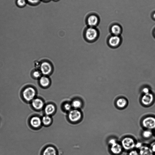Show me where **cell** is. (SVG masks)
Wrapping results in <instances>:
<instances>
[{
	"instance_id": "obj_28",
	"label": "cell",
	"mask_w": 155,
	"mask_h": 155,
	"mask_svg": "<svg viewBox=\"0 0 155 155\" xmlns=\"http://www.w3.org/2000/svg\"><path fill=\"white\" fill-rule=\"evenodd\" d=\"M109 143L111 145H112L116 143V141L114 139H111L109 141Z\"/></svg>"
},
{
	"instance_id": "obj_8",
	"label": "cell",
	"mask_w": 155,
	"mask_h": 155,
	"mask_svg": "<svg viewBox=\"0 0 155 155\" xmlns=\"http://www.w3.org/2000/svg\"><path fill=\"white\" fill-rule=\"evenodd\" d=\"M33 107L36 110H40L42 109L44 106V103L41 99L39 98L34 99L32 101Z\"/></svg>"
},
{
	"instance_id": "obj_5",
	"label": "cell",
	"mask_w": 155,
	"mask_h": 155,
	"mask_svg": "<svg viewBox=\"0 0 155 155\" xmlns=\"http://www.w3.org/2000/svg\"><path fill=\"white\" fill-rule=\"evenodd\" d=\"M98 35L97 30L93 27H89L86 31L85 37L89 41H92L95 39Z\"/></svg>"
},
{
	"instance_id": "obj_18",
	"label": "cell",
	"mask_w": 155,
	"mask_h": 155,
	"mask_svg": "<svg viewBox=\"0 0 155 155\" xmlns=\"http://www.w3.org/2000/svg\"><path fill=\"white\" fill-rule=\"evenodd\" d=\"M52 119L49 116H44L42 119V123L45 125L47 126L50 124L52 122Z\"/></svg>"
},
{
	"instance_id": "obj_34",
	"label": "cell",
	"mask_w": 155,
	"mask_h": 155,
	"mask_svg": "<svg viewBox=\"0 0 155 155\" xmlns=\"http://www.w3.org/2000/svg\"><path fill=\"white\" fill-rule=\"evenodd\" d=\"M154 34H155V33H154Z\"/></svg>"
},
{
	"instance_id": "obj_32",
	"label": "cell",
	"mask_w": 155,
	"mask_h": 155,
	"mask_svg": "<svg viewBox=\"0 0 155 155\" xmlns=\"http://www.w3.org/2000/svg\"><path fill=\"white\" fill-rule=\"evenodd\" d=\"M153 17L155 19V13L154 14Z\"/></svg>"
},
{
	"instance_id": "obj_22",
	"label": "cell",
	"mask_w": 155,
	"mask_h": 155,
	"mask_svg": "<svg viewBox=\"0 0 155 155\" xmlns=\"http://www.w3.org/2000/svg\"><path fill=\"white\" fill-rule=\"evenodd\" d=\"M72 107L71 104L69 103H65L63 106L64 110L67 112H70L72 110Z\"/></svg>"
},
{
	"instance_id": "obj_19",
	"label": "cell",
	"mask_w": 155,
	"mask_h": 155,
	"mask_svg": "<svg viewBox=\"0 0 155 155\" xmlns=\"http://www.w3.org/2000/svg\"><path fill=\"white\" fill-rule=\"evenodd\" d=\"M111 31L113 34L115 36H117L120 34L121 29L119 25H116L113 26L111 28Z\"/></svg>"
},
{
	"instance_id": "obj_24",
	"label": "cell",
	"mask_w": 155,
	"mask_h": 155,
	"mask_svg": "<svg viewBox=\"0 0 155 155\" xmlns=\"http://www.w3.org/2000/svg\"><path fill=\"white\" fill-rule=\"evenodd\" d=\"M26 1L29 4L35 5L38 4L40 2V0H26Z\"/></svg>"
},
{
	"instance_id": "obj_30",
	"label": "cell",
	"mask_w": 155,
	"mask_h": 155,
	"mask_svg": "<svg viewBox=\"0 0 155 155\" xmlns=\"http://www.w3.org/2000/svg\"><path fill=\"white\" fill-rule=\"evenodd\" d=\"M151 149L153 153H155V144H154L152 146Z\"/></svg>"
},
{
	"instance_id": "obj_7",
	"label": "cell",
	"mask_w": 155,
	"mask_h": 155,
	"mask_svg": "<svg viewBox=\"0 0 155 155\" xmlns=\"http://www.w3.org/2000/svg\"><path fill=\"white\" fill-rule=\"evenodd\" d=\"M153 99L154 97L153 95L149 93L145 94L142 97V101L143 105L148 106L151 104Z\"/></svg>"
},
{
	"instance_id": "obj_25",
	"label": "cell",
	"mask_w": 155,
	"mask_h": 155,
	"mask_svg": "<svg viewBox=\"0 0 155 155\" xmlns=\"http://www.w3.org/2000/svg\"><path fill=\"white\" fill-rule=\"evenodd\" d=\"M41 74L42 73L41 72L36 71L33 72V75L35 78L38 79L41 77Z\"/></svg>"
},
{
	"instance_id": "obj_27",
	"label": "cell",
	"mask_w": 155,
	"mask_h": 155,
	"mask_svg": "<svg viewBox=\"0 0 155 155\" xmlns=\"http://www.w3.org/2000/svg\"><path fill=\"white\" fill-rule=\"evenodd\" d=\"M142 91L145 94L149 93V90L146 88H144L142 90Z\"/></svg>"
},
{
	"instance_id": "obj_1",
	"label": "cell",
	"mask_w": 155,
	"mask_h": 155,
	"mask_svg": "<svg viewBox=\"0 0 155 155\" xmlns=\"http://www.w3.org/2000/svg\"><path fill=\"white\" fill-rule=\"evenodd\" d=\"M36 91L32 87H28L25 88L23 92L22 95L25 100L30 101L33 100L36 95Z\"/></svg>"
},
{
	"instance_id": "obj_6",
	"label": "cell",
	"mask_w": 155,
	"mask_h": 155,
	"mask_svg": "<svg viewBox=\"0 0 155 155\" xmlns=\"http://www.w3.org/2000/svg\"><path fill=\"white\" fill-rule=\"evenodd\" d=\"M52 68L51 65L47 62H43L40 66V72L44 75H47L50 74L52 71Z\"/></svg>"
},
{
	"instance_id": "obj_29",
	"label": "cell",
	"mask_w": 155,
	"mask_h": 155,
	"mask_svg": "<svg viewBox=\"0 0 155 155\" xmlns=\"http://www.w3.org/2000/svg\"><path fill=\"white\" fill-rule=\"evenodd\" d=\"M142 144L140 142L138 143L136 145L135 147L137 148H139L140 149L142 147Z\"/></svg>"
},
{
	"instance_id": "obj_31",
	"label": "cell",
	"mask_w": 155,
	"mask_h": 155,
	"mask_svg": "<svg viewBox=\"0 0 155 155\" xmlns=\"http://www.w3.org/2000/svg\"><path fill=\"white\" fill-rule=\"evenodd\" d=\"M42 1H44L47 2V1H50V0H42Z\"/></svg>"
},
{
	"instance_id": "obj_14",
	"label": "cell",
	"mask_w": 155,
	"mask_h": 155,
	"mask_svg": "<svg viewBox=\"0 0 155 155\" xmlns=\"http://www.w3.org/2000/svg\"><path fill=\"white\" fill-rule=\"evenodd\" d=\"M111 150L114 154H119L122 151V147L120 145L116 142L112 145Z\"/></svg>"
},
{
	"instance_id": "obj_4",
	"label": "cell",
	"mask_w": 155,
	"mask_h": 155,
	"mask_svg": "<svg viewBox=\"0 0 155 155\" xmlns=\"http://www.w3.org/2000/svg\"><path fill=\"white\" fill-rule=\"evenodd\" d=\"M143 126L149 130L155 128V118L151 117H147L142 121Z\"/></svg>"
},
{
	"instance_id": "obj_10",
	"label": "cell",
	"mask_w": 155,
	"mask_h": 155,
	"mask_svg": "<svg viewBox=\"0 0 155 155\" xmlns=\"http://www.w3.org/2000/svg\"><path fill=\"white\" fill-rule=\"evenodd\" d=\"M42 123V120L39 117L37 116L32 117L30 121L31 125L33 127L35 128L40 127Z\"/></svg>"
},
{
	"instance_id": "obj_20",
	"label": "cell",
	"mask_w": 155,
	"mask_h": 155,
	"mask_svg": "<svg viewBox=\"0 0 155 155\" xmlns=\"http://www.w3.org/2000/svg\"><path fill=\"white\" fill-rule=\"evenodd\" d=\"M127 101L124 98H120L118 99L116 103L117 106L120 108H123L127 105Z\"/></svg>"
},
{
	"instance_id": "obj_13",
	"label": "cell",
	"mask_w": 155,
	"mask_h": 155,
	"mask_svg": "<svg viewBox=\"0 0 155 155\" xmlns=\"http://www.w3.org/2000/svg\"><path fill=\"white\" fill-rule=\"evenodd\" d=\"M140 149V155H153L151 149L148 147L142 146Z\"/></svg>"
},
{
	"instance_id": "obj_2",
	"label": "cell",
	"mask_w": 155,
	"mask_h": 155,
	"mask_svg": "<svg viewBox=\"0 0 155 155\" xmlns=\"http://www.w3.org/2000/svg\"><path fill=\"white\" fill-rule=\"evenodd\" d=\"M82 115L81 112L77 109L71 110L68 114L69 120L72 122H75L80 120Z\"/></svg>"
},
{
	"instance_id": "obj_11",
	"label": "cell",
	"mask_w": 155,
	"mask_h": 155,
	"mask_svg": "<svg viewBox=\"0 0 155 155\" xmlns=\"http://www.w3.org/2000/svg\"><path fill=\"white\" fill-rule=\"evenodd\" d=\"M56 110V107L54 105L50 104L46 105L44 109V112L46 115H52Z\"/></svg>"
},
{
	"instance_id": "obj_23",
	"label": "cell",
	"mask_w": 155,
	"mask_h": 155,
	"mask_svg": "<svg viewBox=\"0 0 155 155\" xmlns=\"http://www.w3.org/2000/svg\"><path fill=\"white\" fill-rule=\"evenodd\" d=\"M152 133L151 131L149 130H146L143 133V137L146 138H148L150 137L152 135Z\"/></svg>"
},
{
	"instance_id": "obj_16",
	"label": "cell",
	"mask_w": 155,
	"mask_h": 155,
	"mask_svg": "<svg viewBox=\"0 0 155 155\" xmlns=\"http://www.w3.org/2000/svg\"><path fill=\"white\" fill-rule=\"evenodd\" d=\"M120 39L117 36H115L111 37L109 40L110 45L113 46L117 45L120 43Z\"/></svg>"
},
{
	"instance_id": "obj_15",
	"label": "cell",
	"mask_w": 155,
	"mask_h": 155,
	"mask_svg": "<svg viewBox=\"0 0 155 155\" xmlns=\"http://www.w3.org/2000/svg\"><path fill=\"white\" fill-rule=\"evenodd\" d=\"M39 83L40 85L43 87H46L48 86L50 84V81L47 77L45 76L41 77Z\"/></svg>"
},
{
	"instance_id": "obj_12",
	"label": "cell",
	"mask_w": 155,
	"mask_h": 155,
	"mask_svg": "<svg viewBox=\"0 0 155 155\" xmlns=\"http://www.w3.org/2000/svg\"><path fill=\"white\" fill-rule=\"evenodd\" d=\"M43 155H57V154L55 148L53 146H49L44 149Z\"/></svg>"
},
{
	"instance_id": "obj_26",
	"label": "cell",
	"mask_w": 155,
	"mask_h": 155,
	"mask_svg": "<svg viewBox=\"0 0 155 155\" xmlns=\"http://www.w3.org/2000/svg\"><path fill=\"white\" fill-rule=\"evenodd\" d=\"M129 155H140L136 150H133L129 153Z\"/></svg>"
},
{
	"instance_id": "obj_21",
	"label": "cell",
	"mask_w": 155,
	"mask_h": 155,
	"mask_svg": "<svg viewBox=\"0 0 155 155\" xmlns=\"http://www.w3.org/2000/svg\"><path fill=\"white\" fill-rule=\"evenodd\" d=\"M27 3L26 0H17L16 1L17 5L21 8L24 7Z\"/></svg>"
},
{
	"instance_id": "obj_35",
	"label": "cell",
	"mask_w": 155,
	"mask_h": 155,
	"mask_svg": "<svg viewBox=\"0 0 155 155\" xmlns=\"http://www.w3.org/2000/svg\"></svg>"
},
{
	"instance_id": "obj_9",
	"label": "cell",
	"mask_w": 155,
	"mask_h": 155,
	"mask_svg": "<svg viewBox=\"0 0 155 155\" xmlns=\"http://www.w3.org/2000/svg\"><path fill=\"white\" fill-rule=\"evenodd\" d=\"M98 17L95 15H91L88 18L87 22L90 27L95 26L98 23Z\"/></svg>"
},
{
	"instance_id": "obj_3",
	"label": "cell",
	"mask_w": 155,
	"mask_h": 155,
	"mask_svg": "<svg viewBox=\"0 0 155 155\" xmlns=\"http://www.w3.org/2000/svg\"><path fill=\"white\" fill-rule=\"evenodd\" d=\"M122 147L125 150H130L133 148L136 145L134 140L132 138L126 137L121 142Z\"/></svg>"
},
{
	"instance_id": "obj_17",
	"label": "cell",
	"mask_w": 155,
	"mask_h": 155,
	"mask_svg": "<svg viewBox=\"0 0 155 155\" xmlns=\"http://www.w3.org/2000/svg\"><path fill=\"white\" fill-rule=\"evenodd\" d=\"M71 105L72 107L75 109L77 110L81 107L82 106V103L80 100L75 99L72 101Z\"/></svg>"
},
{
	"instance_id": "obj_33",
	"label": "cell",
	"mask_w": 155,
	"mask_h": 155,
	"mask_svg": "<svg viewBox=\"0 0 155 155\" xmlns=\"http://www.w3.org/2000/svg\"><path fill=\"white\" fill-rule=\"evenodd\" d=\"M54 1H59V0H53Z\"/></svg>"
}]
</instances>
